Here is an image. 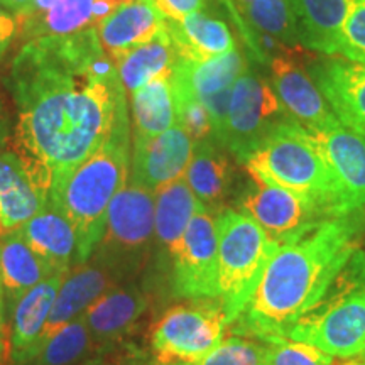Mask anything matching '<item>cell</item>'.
<instances>
[{"mask_svg":"<svg viewBox=\"0 0 365 365\" xmlns=\"http://www.w3.org/2000/svg\"><path fill=\"white\" fill-rule=\"evenodd\" d=\"M6 359V339H4V319H2V284H0V365Z\"/></svg>","mask_w":365,"mask_h":365,"instance_id":"obj_40","label":"cell"},{"mask_svg":"<svg viewBox=\"0 0 365 365\" xmlns=\"http://www.w3.org/2000/svg\"><path fill=\"white\" fill-rule=\"evenodd\" d=\"M176 61L178 54L175 46L164 29L156 38L135 46L113 63L117 66L122 86L127 93L132 95L144 85H148L149 81L173 73Z\"/></svg>","mask_w":365,"mask_h":365,"instance_id":"obj_31","label":"cell"},{"mask_svg":"<svg viewBox=\"0 0 365 365\" xmlns=\"http://www.w3.org/2000/svg\"><path fill=\"white\" fill-rule=\"evenodd\" d=\"M148 307L144 294L135 287H110L86 309L83 318L90 336L97 341L120 339L135 325Z\"/></svg>","mask_w":365,"mask_h":365,"instance_id":"obj_26","label":"cell"},{"mask_svg":"<svg viewBox=\"0 0 365 365\" xmlns=\"http://www.w3.org/2000/svg\"><path fill=\"white\" fill-rule=\"evenodd\" d=\"M312 78L341 124L365 137V66L328 58L314 63Z\"/></svg>","mask_w":365,"mask_h":365,"instance_id":"obj_17","label":"cell"},{"mask_svg":"<svg viewBox=\"0 0 365 365\" xmlns=\"http://www.w3.org/2000/svg\"><path fill=\"white\" fill-rule=\"evenodd\" d=\"M66 274L56 272L31 287L14 304L12 313V355L17 362H31L38 352L53 303Z\"/></svg>","mask_w":365,"mask_h":365,"instance_id":"obj_22","label":"cell"},{"mask_svg":"<svg viewBox=\"0 0 365 365\" xmlns=\"http://www.w3.org/2000/svg\"><path fill=\"white\" fill-rule=\"evenodd\" d=\"M254 180L294 191L333 215L330 173L314 135L287 118L276 125L244 161Z\"/></svg>","mask_w":365,"mask_h":365,"instance_id":"obj_5","label":"cell"},{"mask_svg":"<svg viewBox=\"0 0 365 365\" xmlns=\"http://www.w3.org/2000/svg\"><path fill=\"white\" fill-rule=\"evenodd\" d=\"M41 188L16 153H0V230L14 232L44 208Z\"/></svg>","mask_w":365,"mask_h":365,"instance_id":"obj_21","label":"cell"},{"mask_svg":"<svg viewBox=\"0 0 365 365\" xmlns=\"http://www.w3.org/2000/svg\"><path fill=\"white\" fill-rule=\"evenodd\" d=\"M259 61L303 49L289 0H222Z\"/></svg>","mask_w":365,"mask_h":365,"instance_id":"obj_13","label":"cell"},{"mask_svg":"<svg viewBox=\"0 0 365 365\" xmlns=\"http://www.w3.org/2000/svg\"><path fill=\"white\" fill-rule=\"evenodd\" d=\"M364 212L327 218L271 255L255 293L232 322L234 335L262 344L287 339L336 279L355 250Z\"/></svg>","mask_w":365,"mask_h":365,"instance_id":"obj_2","label":"cell"},{"mask_svg":"<svg viewBox=\"0 0 365 365\" xmlns=\"http://www.w3.org/2000/svg\"><path fill=\"white\" fill-rule=\"evenodd\" d=\"M90 341L91 336L83 318H76L44 341L33 359L34 365H71L88 350Z\"/></svg>","mask_w":365,"mask_h":365,"instance_id":"obj_32","label":"cell"},{"mask_svg":"<svg viewBox=\"0 0 365 365\" xmlns=\"http://www.w3.org/2000/svg\"><path fill=\"white\" fill-rule=\"evenodd\" d=\"M124 2L127 0H33L16 16L19 38L27 43L95 29Z\"/></svg>","mask_w":365,"mask_h":365,"instance_id":"obj_14","label":"cell"},{"mask_svg":"<svg viewBox=\"0 0 365 365\" xmlns=\"http://www.w3.org/2000/svg\"><path fill=\"white\" fill-rule=\"evenodd\" d=\"M166 29V17L153 0H127L100 21L97 34L113 61Z\"/></svg>","mask_w":365,"mask_h":365,"instance_id":"obj_19","label":"cell"},{"mask_svg":"<svg viewBox=\"0 0 365 365\" xmlns=\"http://www.w3.org/2000/svg\"><path fill=\"white\" fill-rule=\"evenodd\" d=\"M161 14L170 21H180L182 17L202 11L207 0H153Z\"/></svg>","mask_w":365,"mask_h":365,"instance_id":"obj_37","label":"cell"},{"mask_svg":"<svg viewBox=\"0 0 365 365\" xmlns=\"http://www.w3.org/2000/svg\"><path fill=\"white\" fill-rule=\"evenodd\" d=\"M33 2V0H0V6L4 9H7L9 12H14L17 16V14H21L24 9L29 6V4Z\"/></svg>","mask_w":365,"mask_h":365,"instance_id":"obj_39","label":"cell"},{"mask_svg":"<svg viewBox=\"0 0 365 365\" xmlns=\"http://www.w3.org/2000/svg\"><path fill=\"white\" fill-rule=\"evenodd\" d=\"M218 234V301L227 325L239 317L255 293L276 244L252 218L237 208L217 213Z\"/></svg>","mask_w":365,"mask_h":365,"instance_id":"obj_6","label":"cell"},{"mask_svg":"<svg viewBox=\"0 0 365 365\" xmlns=\"http://www.w3.org/2000/svg\"><path fill=\"white\" fill-rule=\"evenodd\" d=\"M264 354L262 341L234 335L223 339L207 357L190 365H261Z\"/></svg>","mask_w":365,"mask_h":365,"instance_id":"obj_34","label":"cell"},{"mask_svg":"<svg viewBox=\"0 0 365 365\" xmlns=\"http://www.w3.org/2000/svg\"><path fill=\"white\" fill-rule=\"evenodd\" d=\"M9 81L19 112L14 153L48 195L127 112L125 90L97 27L27 41Z\"/></svg>","mask_w":365,"mask_h":365,"instance_id":"obj_1","label":"cell"},{"mask_svg":"<svg viewBox=\"0 0 365 365\" xmlns=\"http://www.w3.org/2000/svg\"><path fill=\"white\" fill-rule=\"evenodd\" d=\"M354 365H365V359H362V360H359V362H355Z\"/></svg>","mask_w":365,"mask_h":365,"instance_id":"obj_41","label":"cell"},{"mask_svg":"<svg viewBox=\"0 0 365 365\" xmlns=\"http://www.w3.org/2000/svg\"><path fill=\"white\" fill-rule=\"evenodd\" d=\"M215 139L195 143L193 156L185 178L193 195L208 212L215 213L225 200L232 185V164Z\"/></svg>","mask_w":365,"mask_h":365,"instance_id":"obj_27","label":"cell"},{"mask_svg":"<svg viewBox=\"0 0 365 365\" xmlns=\"http://www.w3.org/2000/svg\"><path fill=\"white\" fill-rule=\"evenodd\" d=\"M330 173L333 215L345 217L365 207V137L336 118L325 129L312 132Z\"/></svg>","mask_w":365,"mask_h":365,"instance_id":"obj_12","label":"cell"},{"mask_svg":"<svg viewBox=\"0 0 365 365\" xmlns=\"http://www.w3.org/2000/svg\"><path fill=\"white\" fill-rule=\"evenodd\" d=\"M26 244L53 269L66 274L76 259V232L56 203L48 198L44 208L17 228Z\"/></svg>","mask_w":365,"mask_h":365,"instance_id":"obj_20","label":"cell"},{"mask_svg":"<svg viewBox=\"0 0 365 365\" xmlns=\"http://www.w3.org/2000/svg\"><path fill=\"white\" fill-rule=\"evenodd\" d=\"M245 68L244 56L237 49L205 61L178 58L173 68V90L178 95H188L202 102L207 97L232 88Z\"/></svg>","mask_w":365,"mask_h":365,"instance_id":"obj_25","label":"cell"},{"mask_svg":"<svg viewBox=\"0 0 365 365\" xmlns=\"http://www.w3.org/2000/svg\"><path fill=\"white\" fill-rule=\"evenodd\" d=\"M333 359H354L365 354V257L355 250L325 296L287 333Z\"/></svg>","mask_w":365,"mask_h":365,"instance_id":"obj_4","label":"cell"},{"mask_svg":"<svg viewBox=\"0 0 365 365\" xmlns=\"http://www.w3.org/2000/svg\"><path fill=\"white\" fill-rule=\"evenodd\" d=\"M339 54L349 61L365 66V0H352L350 4Z\"/></svg>","mask_w":365,"mask_h":365,"instance_id":"obj_35","label":"cell"},{"mask_svg":"<svg viewBox=\"0 0 365 365\" xmlns=\"http://www.w3.org/2000/svg\"><path fill=\"white\" fill-rule=\"evenodd\" d=\"M130 145L129 117L124 112L105 143L49 190L48 198L61 208L76 232L75 266L88 262L102 239L108 205L129 180Z\"/></svg>","mask_w":365,"mask_h":365,"instance_id":"obj_3","label":"cell"},{"mask_svg":"<svg viewBox=\"0 0 365 365\" xmlns=\"http://www.w3.org/2000/svg\"><path fill=\"white\" fill-rule=\"evenodd\" d=\"M227 317L218 299L193 301L168 309L150 335L159 365L198 362L222 344Z\"/></svg>","mask_w":365,"mask_h":365,"instance_id":"obj_7","label":"cell"},{"mask_svg":"<svg viewBox=\"0 0 365 365\" xmlns=\"http://www.w3.org/2000/svg\"><path fill=\"white\" fill-rule=\"evenodd\" d=\"M237 210L252 218L279 245L298 239L327 218H333L307 196L259 180H254L250 188L242 193Z\"/></svg>","mask_w":365,"mask_h":365,"instance_id":"obj_11","label":"cell"},{"mask_svg":"<svg viewBox=\"0 0 365 365\" xmlns=\"http://www.w3.org/2000/svg\"><path fill=\"white\" fill-rule=\"evenodd\" d=\"M112 287V269L102 261L85 262L68 271L54 299L48 323L39 339L38 352L58 330L83 317L86 309ZM36 352V354H38Z\"/></svg>","mask_w":365,"mask_h":365,"instance_id":"obj_18","label":"cell"},{"mask_svg":"<svg viewBox=\"0 0 365 365\" xmlns=\"http://www.w3.org/2000/svg\"><path fill=\"white\" fill-rule=\"evenodd\" d=\"M134 137L150 139L176 125V100L173 73L149 81L130 95Z\"/></svg>","mask_w":365,"mask_h":365,"instance_id":"obj_30","label":"cell"},{"mask_svg":"<svg viewBox=\"0 0 365 365\" xmlns=\"http://www.w3.org/2000/svg\"><path fill=\"white\" fill-rule=\"evenodd\" d=\"M274 93L287 115L308 129L317 132L336 120L330 105L314 83L312 75L293 58V53H281L269 59Z\"/></svg>","mask_w":365,"mask_h":365,"instance_id":"obj_15","label":"cell"},{"mask_svg":"<svg viewBox=\"0 0 365 365\" xmlns=\"http://www.w3.org/2000/svg\"><path fill=\"white\" fill-rule=\"evenodd\" d=\"M291 118L272 86L245 68L232 86L225 132L220 145L244 163L261 140L281 122Z\"/></svg>","mask_w":365,"mask_h":365,"instance_id":"obj_8","label":"cell"},{"mask_svg":"<svg viewBox=\"0 0 365 365\" xmlns=\"http://www.w3.org/2000/svg\"><path fill=\"white\" fill-rule=\"evenodd\" d=\"M200 207L202 203L182 176L154 191V239L158 244L170 252Z\"/></svg>","mask_w":365,"mask_h":365,"instance_id":"obj_29","label":"cell"},{"mask_svg":"<svg viewBox=\"0 0 365 365\" xmlns=\"http://www.w3.org/2000/svg\"><path fill=\"white\" fill-rule=\"evenodd\" d=\"M195 143L181 125L150 139H132L129 178L156 191L185 175L193 156Z\"/></svg>","mask_w":365,"mask_h":365,"instance_id":"obj_16","label":"cell"},{"mask_svg":"<svg viewBox=\"0 0 365 365\" xmlns=\"http://www.w3.org/2000/svg\"><path fill=\"white\" fill-rule=\"evenodd\" d=\"M176 100V124L188 132V135L193 139V143L200 140L213 139L212 120L205 108V105L188 95L175 93Z\"/></svg>","mask_w":365,"mask_h":365,"instance_id":"obj_36","label":"cell"},{"mask_svg":"<svg viewBox=\"0 0 365 365\" xmlns=\"http://www.w3.org/2000/svg\"><path fill=\"white\" fill-rule=\"evenodd\" d=\"M173 255L171 284L181 298L218 299V234L217 218L200 207L186 227Z\"/></svg>","mask_w":365,"mask_h":365,"instance_id":"obj_10","label":"cell"},{"mask_svg":"<svg viewBox=\"0 0 365 365\" xmlns=\"http://www.w3.org/2000/svg\"><path fill=\"white\" fill-rule=\"evenodd\" d=\"M53 269L34 252L16 230L0 242V284L9 303L16 304L31 287L53 276Z\"/></svg>","mask_w":365,"mask_h":365,"instance_id":"obj_28","label":"cell"},{"mask_svg":"<svg viewBox=\"0 0 365 365\" xmlns=\"http://www.w3.org/2000/svg\"><path fill=\"white\" fill-rule=\"evenodd\" d=\"M154 237V191L127 180L108 205L97 259L108 267H118L148 249Z\"/></svg>","mask_w":365,"mask_h":365,"instance_id":"obj_9","label":"cell"},{"mask_svg":"<svg viewBox=\"0 0 365 365\" xmlns=\"http://www.w3.org/2000/svg\"><path fill=\"white\" fill-rule=\"evenodd\" d=\"M166 33L178 58L188 61H205L237 49L227 22L203 11L190 14L180 21L166 19Z\"/></svg>","mask_w":365,"mask_h":365,"instance_id":"obj_24","label":"cell"},{"mask_svg":"<svg viewBox=\"0 0 365 365\" xmlns=\"http://www.w3.org/2000/svg\"><path fill=\"white\" fill-rule=\"evenodd\" d=\"M350 4L352 0H289L303 49L339 54Z\"/></svg>","mask_w":365,"mask_h":365,"instance_id":"obj_23","label":"cell"},{"mask_svg":"<svg viewBox=\"0 0 365 365\" xmlns=\"http://www.w3.org/2000/svg\"><path fill=\"white\" fill-rule=\"evenodd\" d=\"M364 215H365V207H364Z\"/></svg>","mask_w":365,"mask_h":365,"instance_id":"obj_44","label":"cell"},{"mask_svg":"<svg viewBox=\"0 0 365 365\" xmlns=\"http://www.w3.org/2000/svg\"><path fill=\"white\" fill-rule=\"evenodd\" d=\"M16 36H19V24H17L16 14L9 12L7 9L0 6V59L6 56Z\"/></svg>","mask_w":365,"mask_h":365,"instance_id":"obj_38","label":"cell"},{"mask_svg":"<svg viewBox=\"0 0 365 365\" xmlns=\"http://www.w3.org/2000/svg\"><path fill=\"white\" fill-rule=\"evenodd\" d=\"M362 252H364V257H365V247H362Z\"/></svg>","mask_w":365,"mask_h":365,"instance_id":"obj_42","label":"cell"},{"mask_svg":"<svg viewBox=\"0 0 365 365\" xmlns=\"http://www.w3.org/2000/svg\"><path fill=\"white\" fill-rule=\"evenodd\" d=\"M261 365H333V357L309 344L282 339L264 344Z\"/></svg>","mask_w":365,"mask_h":365,"instance_id":"obj_33","label":"cell"},{"mask_svg":"<svg viewBox=\"0 0 365 365\" xmlns=\"http://www.w3.org/2000/svg\"><path fill=\"white\" fill-rule=\"evenodd\" d=\"M362 359H365V354H364V355H362Z\"/></svg>","mask_w":365,"mask_h":365,"instance_id":"obj_43","label":"cell"}]
</instances>
